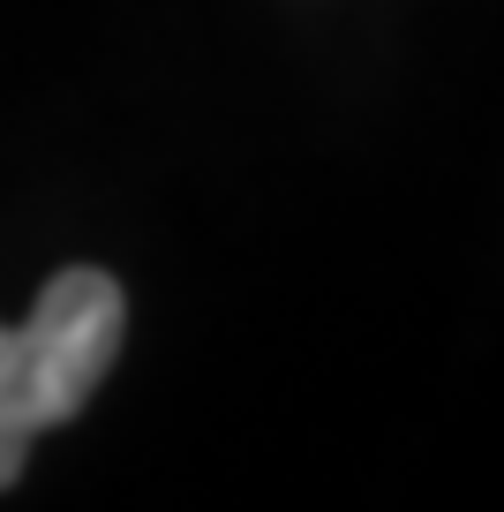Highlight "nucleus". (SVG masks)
I'll use <instances>...</instances> for the list:
<instances>
[{
    "label": "nucleus",
    "mask_w": 504,
    "mask_h": 512,
    "mask_svg": "<svg viewBox=\"0 0 504 512\" xmlns=\"http://www.w3.org/2000/svg\"><path fill=\"white\" fill-rule=\"evenodd\" d=\"M128 332V294L98 264L46 279L23 324H0V490H16L23 460L46 430L76 422L106 384Z\"/></svg>",
    "instance_id": "obj_1"
}]
</instances>
